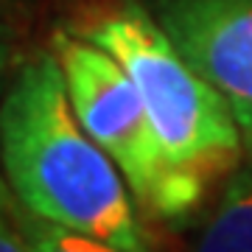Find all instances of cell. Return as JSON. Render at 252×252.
Returning <instances> with one entry per match:
<instances>
[{"mask_svg": "<svg viewBox=\"0 0 252 252\" xmlns=\"http://www.w3.org/2000/svg\"><path fill=\"white\" fill-rule=\"evenodd\" d=\"M0 168L11 196L36 216L124 252H154L121 168L76 118L54 51L23 59L6 84Z\"/></svg>", "mask_w": 252, "mask_h": 252, "instance_id": "cell-1", "label": "cell"}, {"mask_svg": "<svg viewBox=\"0 0 252 252\" xmlns=\"http://www.w3.org/2000/svg\"><path fill=\"white\" fill-rule=\"evenodd\" d=\"M70 31L109 51L129 70L160 143L177 165L210 180L238 162L247 137L233 107L190 67L143 0L95 9Z\"/></svg>", "mask_w": 252, "mask_h": 252, "instance_id": "cell-2", "label": "cell"}, {"mask_svg": "<svg viewBox=\"0 0 252 252\" xmlns=\"http://www.w3.org/2000/svg\"><path fill=\"white\" fill-rule=\"evenodd\" d=\"M51 51L62 64L76 118L115 160L132 196L165 219L193 210L207 180L168 157L129 70L109 51L70 28L54 31Z\"/></svg>", "mask_w": 252, "mask_h": 252, "instance_id": "cell-3", "label": "cell"}, {"mask_svg": "<svg viewBox=\"0 0 252 252\" xmlns=\"http://www.w3.org/2000/svg\"><path fill=\"white\" fill-rule=\"evenodd\" d=\"M193 70L233 107L252 146V0H143Z\"/></svg>", "mask_w": 252, "mask_h": 252, "instance_id": "cell-4", "label": "cell"}, {"mask_svg": "<svg viewBox=\"0 0 252 252\" xmlns=\"http://www.w3.org/2000/svg\"><path fill=\"white\" fill-rule=\"evenodd\" d=\"M193 252H252V152L230 174Z\"/></svg>", "mask_w": 252, "mask_h": 252, "instance_id": "cell-5", "label": "cell"}, {"mask_svg": "<svg viewBox=\"0 0 252 252\" xmlns=\"http://www.w3.org/2000/svg\"><path fill=\"white\" fill-rule=\"evenodd\" d=\"M11 216L26 238L28 252H124L95 235L79 233V230H70V227L36 216V213L26 210L17 199L11 202Z\"/></svg>", "mask_w": 252, "mask_h": 252, "instance_id": "cell-6", "label": "cell"}, {"mask_svg": "<svg viewBox=\"0 0 252 252\" xmlns=\"http://www.w3.org/2000/svg\"><path fill=\"white\" fill-rule=\"evenodd\" d=\"M9 62H11V31L0 23V90H6L3 79H6ZM11 202H14V196H11L9 182H6V174H0V213L11 210Z\"/></svg>", "mask_w": 252, "mask_h": 252, "instance_id": "cell-7", "label": "cell"}, {"mask_svg": "<svg viewBox=\"0 0 252 252\" xmlns=\"http://www.w3.org/2000/svg\"><path fill=\"white\" fill-rule=\"evenodd\" d=\"M0 252H28L26 238L20 233V227L14 224L11 210L0 213Z\"/></svg>", "mask_w": 252, "mask_h": 252, "instance_id": "cell-8", "label": "cell"}]
</instances>
